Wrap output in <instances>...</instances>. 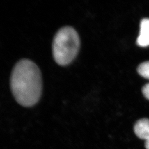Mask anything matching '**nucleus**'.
I'll list each match as a JSON object with an SVG mask.
<instances>
[{
  "instance_id": "nucleus-6",
  "label": "nucleus",
  "mask_w": 149,
  "mask_h": 149,
  "mask_svg": "<svg viewBox=\"0 0 149 149\" xmlns=\"http://www.w3.org/2000/svg\"><path fill=\"white\" fill-rule=\"evenodd\" d=\"M142 92L145 97L149 100V84L144 86L143 87Z\"/></svg>"
},
{
  "instance_id": "nucleus-4",
  "label": "nucleus",
  "mask_w": 149,
  "mask_h": 149,
  "mask_svg": "<svg viewBox=\"0 0 149 149\" xmlns=\"http://www.w3.org/2000/svg\"><path fill=\"white\" fill-rule=\"evenodd\" d=\"M134 130L139 138L149 140V119L146 118L141 119L135 123Z\"/></svg>"
},
{
  "instance_id": "nucleus-3",
  "label": "nucleus",
  "mask_w": 149,
  "mask_h": 149,
  "mask_svg": "<svg viewBox=\"0 0 149 149\" xmlns=\"http://www.w3.org/2000/svg\"><path fill=\"white\" fill-rule=\"evenodd\" d=\"M140 29L136 42L139 46L146 47L149 46V19L144 18L140 22Z\"/></svg>"
},
{
  "instance_id": "nucleus-7",
  "label": "nucleus",
  "mask_w": 149,
  "mask_h": 149,
  "mask_svg": "<svg viewBox=\"0 0 149 149\" xmlns=\"http://www.w3.org/2000/svg\"><path fill=\"white\" fill-rule=\"evenodd\" d=\"M145 148L146 149H149V140H148L146 141L145 144Z\"/></svg>"
},
{
  "instance_id": "nucleus-1",
  "label": "nucleus",
  "mask_w": 149,
  "mask_h": 149,
  "mask_svg": "<svg viewBox=\"0 0 149 149\" xmlns=\"http://www.w3.org/2000/svg\"><path fill=\"white\" fill-rule=\"evenodd\" d=\"M10 86L17 103L26 107L34 106L39 101L43 90L39 68L32 60L21 59L12 70Z\"/></svg>"
},
{
  "instance_id": "nucleus-5",
  "label": "nucleus",
  "mask_w": 149,
  "mask_h": 149,
  "mask_svg": "<svg viewBox=\"0 0 149 149\" xmlns=\"http://www.w3.org/2000/svg\"><path fill=\"white\" fill-rule=\"evenodd\" d=\"M138 72L142 77L149 79V61L143 63L139 66Z\"/></svg>"
},
{
  "instance_id": "nucleus-2",
  "label": "nucleus",
  "mask_w": 149,
  "mask_h": 149,
  "mask_svg": "<svg viewBox=\"0 0 149 149\" xmlns=\"http://www.w3.org/2000/svg\"><path fill=\"white\" fill-rule=\"evenodd\" d=\"M80 48V37L74 28L70 26L62 27L54 37L52 44L54 59L59 65H68L76 58Z\"/></svg>"
}]
</instances>
